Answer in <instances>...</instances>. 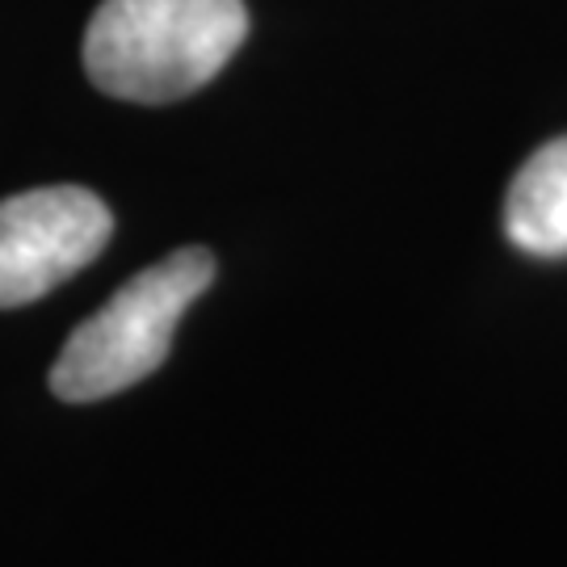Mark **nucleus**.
Returning a JSON list of instances; mask_svg holds the SVG:
<instances>
[{
    "label": "nucleus",
    "instance_id": "7ed1b4c3",
    "mask_svg": "<svg viewBox=\"0 0 567 567\" xmlns=\"http://www.w3.org/2000/svg\"><path fill=\"white\" fill-rule=\"evenodd\" d=\"M114 236L110 206L81 185L25 189L0 203V307L39 303Z\"/></svg>",
    "mask_w": 567,
    "mask_h": 567
},
{
    "label": "nucleus",
    "instance_id": "f257e3e1",
    "mask_svg": "<svg viewBox=\"0 0 567 567\" xmlns=\"http://www.w3.org/2000/svg\"><path fill=\"white\" fill-rule=\"evenodd\" d=\"M244 34V0H102L84 30V72L122 102H182L224 72Z\"/></svg>",
    "mask_w": 567,
    "mask_h": 567
},
{
    "label": "nucleus",
    "instance_id": "20e7f679",
    "mask_svg": "<svg viewBox=\"0 0 567 567\" xmlns=\"http://www.w3.org/2000/svg\"><path fill=\"white\" fill-rule=\"evenodd\" d=\"M505 231L522 252L567 257V135L538 147L513 177Z\"/></svg>",
    "mask_w": 567,
    "mask_h": 567
},
{
    "label": "nucleus",
    "instance_id": "f03ea898",
    "mask_svg": "<svg viewBox=\"0 0 567 567\" xmlns=\"http://www.w3.org/2000/svg\"><path fill=\"white\" fill-rule=\"evenodd\" d=\"M210 282L215 257L206 248H177L147 265L68 337L51 365V391L63 404H93L147 379L168 358L182 316Z\"/></svg>",
    "mask_w": 567,
    "mask_h": 567
}]
</instances>
